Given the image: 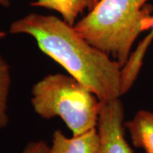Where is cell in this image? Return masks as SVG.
I'll use <instances>...</instances> for the list:
<instances>
[{"mask_svg": "<svg viewBox=\"0 0 153 153\" xmlns=\"http://www.w3.org/2000/svg\"><path fill=\"white\" fill-rule=\"evenodd\" d=\"M10 33L32 36L42 52L88 88L101 102L123 94L120 65L91 45L63 19L31 13L13 22Z\"/></svg>", "mask_w": 153, "mask_h": 153, "instance_id": "obj_1", "label": "cell"}, {"mask_svg": "<svg viewBox=\"0 0 153 153\" xmlns=\"http://www.w3.org/2000/svg\"><path fill=\"white\" fill-rule=\"evenodd\" d=\"M100 0H37L33 5L56 11L62 19L74 26L79 16L92 10Z\"/></svg>", "mask_w": 153, "mask_h": 153, "instance_id": "obj_7", "label": "cell"}, {"mask_svg": "<svg viewBox=\"0 0 153 153\" xmlns=\"http://www.w3.org/2000/svg\"><path fill=\"white\" fill-rule=\"evenodd\" d=\"M10 85V66L5 58L0 54V130L6 128L10 122L8 102Z\"/></svg>", "mask_w": 153, "mask_h": 153, "instance_id": "obj_8", "label": "cell"}, {"mask_svg": "<svg viewBox=\"0 0 153 153\" xmlns=\"http://www.w3.org/2000/svg\"><path fill=\"white\" fill-rule=\"evenodd\" d=\"M31 102L44 119L59 117L72 135L97 128L102 102L71 75L49 74L33 85Z\"/></svg>", "mask_w": 153, "mask_h": 153, "instance_id": "obj_3", "label": "cell"}, {"mask_svg": "<svg viewBox=\"0 0 153 153\" xmlns=\"http://www.w3.org/2000/svg\"><path fill=\"white\" fill-rule=\"evenodd\" d=\"M124 107L120 99L102 102L98 129L99 153H134L125 137Z\"/></svg>", "mask_w": 153, "mask_h": 153, "instance_id": "obj_4", "label": "cell"}, {"mask_svg": "<svg viewBox=\"0 0 153 153\" xmlns=\"http://www.w3.org/2000/svg\"><path fill=\"white\" fill-rule=\"evenodd\" d=\"M5 33L4 32H3V31H0V39H2V38H4L5 37Z\"/></svg>", "mask_w": 153, "mask_h": 153, "instance_id": "obj_12", "label": "cell"}, {"mask_svg": "<svg viewBox=\"0 0 153 153\" xmlns=\"http://www.w3.org/2000/svg\"><path fill=\"white\" fill-rule=\"evenodd\" d=\"M124 125L134 147L142 149L145 153H153L152 111L140 110Z\"/></svg>", "mask_w": 153, "mask_h": 153, "instance_id": "obj_6", "label": "cell"}, {"mask_svg": "<svg viewBox=\"0 0 153 153\" xmlns=\"http://www.w3.org/2000/svg\"><path fill=\"white\" fill-rule=\"evenodd\" d=\"M22 153H50V146L44 140L28 143Z\"/></svg>", "mask_w": 153, "mask_h": 153, "instance_id": "obj_9", "label": "cell"}, {"mask_svg": "<svg viewBox=\"0 0 153 153\" xmlns=\"http://www.w3.org/2000/svg\"><path fill=\"white\" fill-rule=\"evenodd\" d=\"M147 29H152V32L151 33L149 34V36L147 37V38H146L145 39V41H143V43L140 45V51L143 52V53H145V50L146 49V47H147V45L149 44V43L152 41V39L153 38V16H152L151 17V19H150V21H149V23H148V27Z\"/></svg>", "mask_w": 153, "mask_h": 153, "instance_id": "obj_10", "label": "cell"}, {"mask_svg": "<svg viewBox=\"0 0 153 153\" xmlns=\"http://www.w3.org/2000/svg\"><path fill=\"white\" fill-rule=\"evenodd\" d=\"M10 5V0H0V6L7 8Z\"/></svg>", "mask_w": 153, "mask_h": 153, "instance_id": "obj_11", "label": "cell"}, {"mask_svg": "<svg viewBox=\"0 0 153 153\" xmlns=\"http://www.w3.org/2000/svg\"><path fill=\"white\" fill-rule=\"evenodd\" d=\"M149 0H100L74 28L94 47L123 67L137 38L147 30L153 8Z\"/></svg>", "mask_w": 153, "mask_h": 153, "instance_id": "obj_2", "label": "cell"}, {"mask_svg": "<svg viewBox=\"0 0 153 153\" xmlns=\"http://www.w3.org/2000/svg\"><path fill=\"white\" fill-rule=\"evenodd\" d=\"M100 144L97 128L70 138L57 129L52 135L50 153H99Z\"/></svg>", "mask_w": 153, "mask_h": 153, "instance_id": "obj_5", "label": "cell"}]
</instances>
